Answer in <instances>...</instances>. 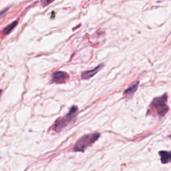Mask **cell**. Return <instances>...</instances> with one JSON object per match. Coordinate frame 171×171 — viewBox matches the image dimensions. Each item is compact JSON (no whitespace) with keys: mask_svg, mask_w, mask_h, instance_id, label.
<instances>
[{"mask_svg":"<svg viewBox=\"0 0 171 171\" xmlns=\"http://www.w3.org/2000/svg\"><path fill=\"white\" fill-rule=\"evenodd\" d=\"M167 101V93H164L161 96L154 98L149 105L147 114L153 116V117H158L160 118L164 117L169 110Z\"/></svg>","mask_w":171,"mask_h":171,"instance_id":"obj_1","label":"cell"},{"mask_svg":"<svg viewBox=\"0 0 171 171\" xmlns=\"http://www.w3.org/2000/svg\"><path fill=\"white\" fill-rule=\"evenodd\" d=\"M78 110V107L76 106H74L70 108V112L68 114H66L64 117L59 118L55 121L51 128V130L56 132H59L70 124L74 122L76 119Z\"/></svg>","mask_w":171,"mask_h":171,"instance_id":"obj_2","label":"cell"},{"mask_svg":"<svg viewBox=\"0 0 171 171\" xmlns=\"http://www.w3.org/2000/svg\"><path fill=\"white\" fill-rule=\"evenodd\" d=\"M100 133L98 132L83 136L75 144L74 150L76 152H84L86 148L96 141L100 138Z\"/></svg>","mask_w":171,"mask_h":171,"instance_id":"obj_3","label":"cell"},{"mask_svg":"<svg viewBox=\"0 0 171 171\" xmlns=\"http://www.w3.org/2000/svg\"><path fill=\"white\" fill-rule=\"evenodd\" d=\"M69 78V75L64 72H56L52 74V82L57 84L65 83Z\"/></svg>","mask_w":171,"mask_h":171,"instance_id":"obj_4","label":"cell"},{"mask_svg":"<svg viewBox=\"0 0 171 171\" xmlns=\"http://www.w3.org/2000/svg\"><path fill=\"white\" fill-rule=\"evenodd\" d=\"M104 66L103 64H100L97 67H96L94 69L88 70V71H85L82 74V78L84 80H88L93 77L94 75L96 74L100 70H101Z\"/></svg>","mask_w":171,"mask_h":171,"instance_id":"obj_5","label":"cell"},{"mask_svg":"<svg viewBox=\"0 0 171 171\" xmlns=\"http://www.w3.org/2000/svg\"><path fill=\"white\" fill-rule=\"evenodd\" d=\"M140 82H137V83H135L134 84L132 85L131 86L128 88L127 90H124V97L127 99H130L131 98L134 93L137 92V90H138V87L139 86Z\"/></svg>","mask_w":171,"mask_h":171,"instance_id":"obj_6","label":"cell"},{"mask_svg":"<svg viewBox=\"0 0 171 171\" xmlns=\"http://www.w3.org/2000/svg\"><path fill=\"white\" fill-rule=\"evenodd\" d=\"M160 160L163 164H168L171 163V152L161 150L159 152Z\"/></svg>","mask_w":171,"mask_h":171,"instance_id":"obj_7","label":"cell"},{"mask_svg":"<svg viewBox=\"0 0 171 171\" xmlns=\"http://www.w3.org/2000/svg\"><path fill=\"white\" fill-rule=\"evenodd\" d=\"M18 23V21H15V22H13V23H10V24L9 25V26H8L6 28H4L3 31V34H6H6H9L10 32H11L12 31V30L13 29V28L17 26Z\"/></svg>","mask_w":171,"mask_h":171,"instance_id":"obj_8","label":"cell"},{"mask_svg":"<svg viewBox=\"0 0 171 171\" xmlns=\"http://www.w3.org/2000/svg\"><path fill=\"white\" fill-rule=\"evenodd\" d=\"M54 1V0H42V4L43 5V6H47Z\"/></svg>","mask_w":171,"mask_h":171,"instance_id":"obj_9","label":"cell"},{"mask_svg":"<svg viewBox=\"0 0 171 171\" xmlns=\"http://www.w3.org/2000/svg\"><path fill=\"white\" fill-rule=\"evenodd\" d=\"M8 8H7V9H4V10H3L2 12H0V18H2V17L3 16V15L6 13V12H7V10H8Z\"/></svg>","mask_w":171,"mask_h":171,"instance_id":"obj_10","label":"cell"},{"mask_svg":"<svg viewBox=\"0 0 171 171\" xmlns=\"http://www.w3.org/2000/svg\"><path fill=\"white\" fill-rule=\"evenodd\" d=\"M2 90H0V96H1V95H2Z\"/></svg>","mask_w":171,"mask_h":171,"instance_id":"obj_11","label":"cell"},{"mask_svg":"<svg viewBox=\"0 0 171 171\" xmlns=\"http://www.w3.org/2000/svg\"><path fill=\"white\" fill-rule=\"evenodd\" d=\"M169 138L171 139V134H170V135H169Z\"/></svg>","mask_w":171,"mask_h":171,"instance_id":"obj_12","label":"cell"}]
</instances>
